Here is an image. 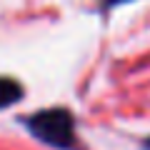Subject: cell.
Instances as JSON below:
<instances>
[{
	"mask_svg": "<svg viewBox=\"0 0 150 150\" xmlns=\"http://www.w3.org/2000/svg\"><path fill=\"white\" fill-rule=\"evenodd\" d=\"M23 98V85L13 78H0V110Z\"/></svg>",
	"mask_w": 150,
	"mask_h": 150,
	"instance_id": "cell-2",
	"label": "cell"
},
{
	"mask_svg": "<svg viewBox=\"0 0 150 150\" xmlns=\"http://www.w3.org/2000/svg\"><path fill=\"white\" fill-rule=\"evenodd\" d=\"M120 3H128V0H103L105 8H112V5H120Z\"/></svg>",
	"mask_w": 150,
	"mask_h": 150,
	"instance_id": "cell-3",
	"label": "cell"
},
{
	"mask_svg": "<svg viewBox=\"0 0 150 150\" xmlns=\"http://www.w3.org/2000/svg\"><path fill=\"white\" fill-rule=\"evenodd\" d=\"M145 148H148V150H150V138H148V140H145Z\"/></svg>",
	"mask_w": 150,
	"mask_h": 150,
	"instance_id": "cell-4",
	"label": "cell"
},
{
	"mask_svg": "<svg viewBox=\"0 0 150 150\" xmlns=\"http://www.w3.org/2000/svg\"><path fill=\"white\" fill-rule=\"evenodd\" d=\"M25 125L45 145L63 148V150L75 148V120H73V112L70 110H63V108L40 110L33 118H28Z\"/></svg>",
	"mask_w": 150,
	"mask_h": 150,
	"instance_id": "cell-1",
	"label": "cell"
}]
</instances>
